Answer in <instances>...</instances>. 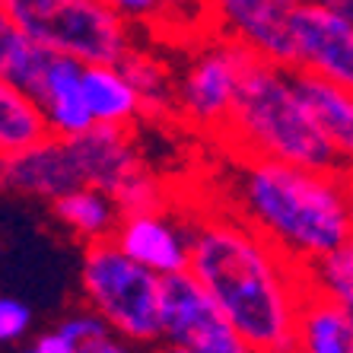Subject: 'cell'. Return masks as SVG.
<instances>
[{"label":"cell","mask_w":353,"mask_h":353,"mask_svg":"<svg viewBox=\"0 0 353 353\" xmlns=\"http://www.w3.org/2000/svg\"><path fill=\"white\" fill-rule=\"evenodd\" d=\"M296 83H299V92H303L319 131L334 150L341 172L353 179V90L309 74H296Z\"/></svg>","instance_id":"4fadbf2b"},{"label":"cell","mask_w":353,"mask_h":353,"mask_svg":"<svg viewBox=\"0 0 353 353\" xmlns=\"http://www.w3.org/2000/svg\"><path fill=\"white\" fill-rule=\"evenodd\" d=\"M255 58L258 54L242 41L220 32L197 39L175 70V118L223 137Z\"/></svg>","instance_id":"8992f818"},{"label":"cell","mask_w":353,"mask_h":353,"mask_svg":"<svg viewBox=\"0 0 353 353\" xmlns=\"http://www.w3.org/2000/svg\"><path fill=\"white\" fill-rule=\"evenodd\" d=\"M19 353H41V350H39V347L32 344V347H23V350H19Z\"/></svg>","instance_id":"f546056e"},{"label":"cell","mask_w":353,"mask_h":353,"mask_svg":"<svg viewBox=\"0 0 353 353\" xmlns=\"http://www.w3.org/2000/svg\"><path fill=\"white\" fill-rule=\"evenodd\" d=\"M226 207L303 271L353 236V179L344 172L236 157Z\"/></svg>","instance_id":"7a4b0ae2"},{"label":"cell","mask_w":353,"mask_h":353,"mask_svg":"<svg viewBox=\"0 0 353 353\" xmlns=\"http://www.w3.org/2000/svg\"><path fill=\"white\" fill-rule=\"evenodd\" d=\"M58 331L67 337V341H74L80 350L86 344H92V341H99V337L112 334V328L105 325V319H102L99 312H92L90 305H83V309H74L70 315H64L61 325H58Z\"/></svg>","instance_id":"44dd1931"},{"label":"cell","mask_w":353,"mask_h":353,"mask_svg":"<svg viewBox=\"0 0 353 353\" xmlns=\"http://www.w3.org/2000/svg\"><path fill=\"white\" fill-rule=\"evenodd\" d=\"M305 274H309V287L315 293L334 299L337 305H344L353 315V236Z\"/></svg>","instance_id":"ffe728a7"},{"label":"cell","mask_w":353,"mask_h":353,"mask_svg":"<svg viewBox=\"0 0 353 353\" xmlns=\"http://www.w3.org/2000/svg\"><path fill=\"white\" fill-rule=\"evenodd\" d=\"M35 347H39L41 353H83L80 347H77L74 341H67V337L61 334L58 328H54V331H45V334L35 337Z\"/></svg>","instance_id":"484cf974"},{"label":"cell","mask_w":353,"mask_h":353,"mask_svg":"<svg viewBox=\"0 0 353 353\" xmlns=\"http://www.w3.org/2000/svg\"><path fill=\"white\" fill-rule=\"evenodd\" d=\"M296 74L321 77L353 90V26L325 3L293 7L290 17Z\"/></svg>","instance_id":"ba28073f"},{"label":"cell","mask_w":353,"mask_h":353,"mask_svg":"<svg viewBox=\"0 0 353 353\" xmlns=\"http://www.w3.org/2000/svg\"><path fill=\"white\" fill-rule=\"evenodd\" d=\"M0 10L35 45L80 64H121L137 29L108 0H0Z\"/></svg>","instance_id":"277c9868"},{"label":"cell","mask_w":353,"mask_h":353,"mask_svg":"<svg viewBox=\"0 0 353 353\" xmlns=\"http://www.w3.org/2000/svg\"><path fill=\"white\" fill-rule=\"evenodd\" d=\"M207 17L214 32L242 41L258 58L293 70L296 48L290 0H207Z\"/></svg>","instance_id":"52a82bcc"},{"label":"cell","mask_w":353,"mask_h":353,"mask_svg":"<svg viewBox=\"0 0 353 353\" xmlns=\"http://www.w3.org/2000/svg\"><path fill=\"white\" fill-rule=\"evenodd\" d=\"M48 137V121L39 99L19 83L0 77V157L23 153Z\"/></svg>","instance_id":"e0dca14e"},{"label":"cell","mask_w":353,"mask_h":353,"mask_svg":"<svg viewBox=\"0 0 353 353\" xmlns=\"http://www.w3.org/2000/svg\"><path fill=\"white\" fill-rule=\"evenodd\" d=\"M51 51L35 45L29 35L19 29L13 19L0 10V77L19 83L23 90L35 92L45 67H48Z\"/></svg>","instance_id":"d6986e66"},{"label":"cell","mask_w":353,"mask_h":353,"mask_svg":"<svg viewBox=\"0 0 353 353\" xmlns=\"http://www.w3.org/2000/svg\"><path fill=\"white\" fill-rule=\"evenodd\" d=\"M83 353H140V347L118 334H105V337H99V341L83 347Z\"/></svg>","instance_id":"d4e9b609"},{"label":"cell","mask_w":353,"mask_h":353,"mask_svg":"<svg viewBox=\"0 0 353 353\" xmlns=\"http://www.w3.org/2000/svg\"><path fill=\"white\" fill-rule=\"evenodd\" d=\"M159 325H163V344L191 347V350H204L216 337L236 331L191 271L163 277Z\"/></svg>","instance_id":"30bf717a"},{"label":"cell","mask_w":353,"mask_h":353,"mask_svg":"<svg viewBox=\"0 0 353 353\" xmlns=\"http://www.w3.org/2000/svg\"><path fill=\"white\" fill-rule=\"evenodd\" d=\"M83 96L99 128H121L134 131V124L143 121V102H140L134 83L128 80L118 64H90L83 70Z\"/></svg>","instance_id":"5bb4252c"},{"label":"cell","mask_w":353,"mask_h":353,"mask_svg":"<svg viewBox=\"0 0 353 353\" xmlns=\"http://www.w3.org/2000/svg\"><path fill=\"white\" fill-rule=\"evenodd\" d=\"M159 287L163 277L137 264L115 239L83 248L80 293L83 305L105 319L112 334L137 347L163 344L159 325Z\"/></svg>","instance_id":"5b68a950"},{"label":"cell","mask_w":353,"mask_h":353,"mask_svg":"<svg viewBox=\"0 0 353 353\" xmlns=\"http://www.w3.org/2000/svg\"><path fill=\"white\" fill-rule=\"evenodd\" d=\"M112 239L124 248V255L159 277L188 271L191 264V220H179L165 207L124 214Z\"/></svg>","instance_id":"8fae6325"},{"label":"cell","mask_w":353,"mask_h":353,"mask_svg":"<svg viewBox=\"0 0 353 353\" xmlns=\"http://www.w3.org/2000/svg\"><path fill=\"white\" fill-rule=\"evenodd\" d=\"M51 214L83 245H92V242H105L115 236L124 210L108 191L80 185V188L61 194L58 201H51Z\"/></svg>","instance_id":"9a60e30c"},{"label":"cell","mask_w":353,"mask_h":353,"mask_svg":"<svg viewBox=\"0 0 353 353\" xmlns=\"http://www.w3.org/2000/svg\"><path fill=\"white\" fill-rule=\"evenodd\" d=\"M153 353H201V350H191V347H175V344H159V347H153Z\"/></svg>","instance_id":"83f0119b"},{"label":"cell","mask_w":353,"mask_h":353,"mask_svg":"<svg viewBox=\"0 0 353 353\" xmlns=\"http://www.w3.org/2000/svg\"><path fill=\"white\" fill-rule=\"evenodd\" d=\"M134 29H169L165 0H108Z\"/></svg>","instance_id":"603a6c76"},{"label":"cell","mask_w":353,"mask_h":353,"mask_svg":"<svg viewBox=\"0 0 353 353\" xmlns=\"http://www.w3.org/2000/svg\"><path fill=\"white\" fill-rule=\"evenodd\" d=\"M293 7H303V3H321V0H290Z\"/></svg>","instance_id":"f1b7e54d"},{"label":"cell","mask_w":353,"mask_h":353,"mask_svg":"<svg viewBox=\"0 0 353 353\" xmlns=\"http://www.w3.org/2000/svg\"><path fill=\"white\" fill-rule=\"evenodd\" d=\"M83 70H86V64H80L77 58L51 54L48 67L32 92L45 112L48 134H54V137L74 140L96 128L86 96H83Z\"/></svg>","instance_id":"7c38bea8"},{"label":"cell","mask_w":353,"mask_h":353,"mask_svg":"<svg viewBox=\"0 0 353 353\" xmlns=\"http://www.w3.org/2000/svg\"><path fill=\"white\" fill-rule=\"evenodd\" d=\"M236 334L258 353H296L309 274L230 207L191 216V264Z\"/></svg>","instance_id":"6da1fadb"},{"label":"cell","mask_w":353,"mask_h":353,"mask_svg":"<svg viewBox=\"0 0 353 353\" xmlns=\"http://www.w3.org/2000/svg\"><path fill=\"white\" fill-rule=\"evenodd\" d=\"M296 353H353V315L309 287L299 312Z\"/></svg>","instance_id":"2e32d148"},{"label":"cell","mask_w":353,"mask_h":353,"mask_svg":"<svg viewBox=\"0 0 353 353\" xmlns=\"http://www.w3.org/2000/svg\"><path fill=\"white\" fill-rule=\"evenodd\" d=\"M134 83L147 118H172L175 115V70L157 58L153 51L134 45V51L118 64Z\"/></svg>","instance_id":"ac0fdd59"},{"label":"cell","mask_w":353,"mask_h":353,"mask_svg":"<svg viewBox=\"0 0 353 353\" xmlns=\"http://www.w3.org/2000/svg\"><path fill=\"white\" fill-rule=\"evenodd\" d=\"M32 328V309L17 296L0 293V344H17Z\"/></svg>","instance_id":"cb8c5ba5"},{"label":"cell","mask_w":353,"mask_h":353,"mask_svg":"<svg viewBox=\"0 0 353 353\" xmlns=\"http://www.w3.org/2000/svg\"><path fill=\"white\" fill-rule=\"evenodd\" d=\"M169 10V29H188L191 39L210 35V17H207V0H165Z\"/></svg>","instance_id":"7402d4cb"},{"label":"cell","mask_w":353,"mask_h":353,"mask_svg":"<svg viewBox=\"0 0 353 353\" xmlns=\"http://www.w3.org/2000/svg\"><path fill=\"white\" fill-rule=\"evenodd\" d=\"M325 7H331L337 13V17H344L347 23L353 26V0H321Z\"/></svg>","instance_id":"4316f807"},{"label":"cell","mask_w":353,"mask_h":353,"mask_svg":"<svg viewBox=\"0 0 353 353\" xmlns=\"http://www.w3.org/2000/svg\"><path fill=\"white\" fill-rule=\"evenodd\" d=\"M220 140L239 159H277L319 172H341L334 150L299 92L296 70L264 58H255L248 67Z\"/></svg>","instance_id":"3957f363"},{"label":"cell","mask_w":353,"mask_h":353,"mask_svg":"<svg viewBox=\"0 0 353 353\" xmlns=\"http://www.w3.org/2000/svg\"><path fill=\"white\" fill-rule=\"evenodd\" d=\"M86 185L74 140L48 134L23 153L0 157V191L32 201H58L61 194Z\"/></svg>","instance_id":"9c48e42d"}]
</instances>
